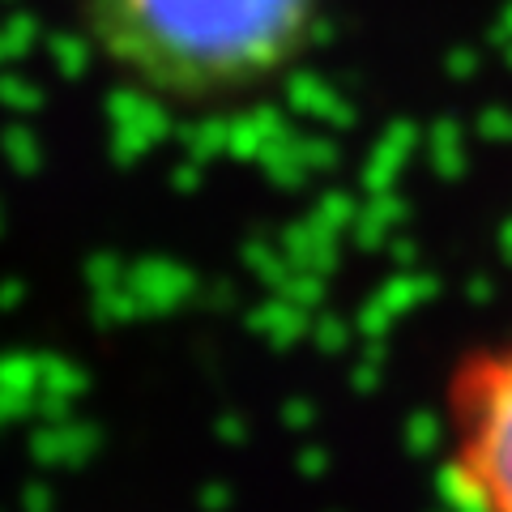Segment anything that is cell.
<instances>
[{"instance_id": "1", "label": "cell", "mask_w": 512, "mask_h": 512, "mask_svg": "<svg viewBox=\"0 0 512 512\" xmlns=\"http://www.w3.org/2000/svg\"><path fill=\"white\" fill-rule=\"evenodd\" d=\"M320 13L325 0H77L103 69L184 116L265 99L308 60Z\"/></svg>"}, {"instance_id": "2", "label": "cell", "mask_w": 512, "mask_h": 512, "mask_svg": "<svg viewBox=\"0 0 512 512\" xmlns=\"http://www.w3.org/2000/svg\"><path fill=\"white\" fill-rule=\"evenodd\" d=\"M436 444L453 512H512V316L440 372Z\"/></svg>"}]
</instances>
